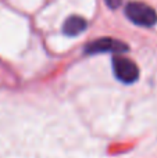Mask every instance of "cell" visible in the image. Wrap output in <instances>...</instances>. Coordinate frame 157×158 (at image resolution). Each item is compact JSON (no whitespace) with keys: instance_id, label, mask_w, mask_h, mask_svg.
<instances>
[{"instance_id":"3","label":"cell","mask_w":157,"mask_h":158,"mask_svg":"<svg viewBox=\"0 0 157 158\" xmlns=\"http://www.w3.org/2000/svg\"><path fill=\"white\" fill-rule=\"evenodd\" d=\"M128 46L124 42L116 40L111 38H103V39H97V40L92 42L91 44H88L86 47V53H104V52H110V53H122L127 52Z\"/></svg>"},{"instance_id":"2","label":"cell","mask_w":157,"mask_h":158,"mask_svg":"<svg viewBox=\"0 0 157 158\" xmlns=\"http://www.w3.org/2000/svg\"><path fill=\"white\" fill-rule=\"evenodd\" d=\"M113 69L118 81L124 83H134L139 77V68L132 60L122 56L113 58Z\"/></svg>"},{"instance_id":"1","label":"cell","mask_w":157,"mask_h":158,"mask_svg":"<svg viewBox=\"0 0 157 158\" xmlns=\"http://www.w3.org/2000/svg\"><path fill=\"white\" fill-rule=\"evenodd\" d=\"M125 14L134 24L141 25V27H152L157 22L156 11L145 3H129L125 7Z\"/></svg>"},{"instance_id":"4","label":"cell","mask_w":157,"mask_h":158,"mask_svg":"<svg viewBox=\"0 0 157 158\" xmlns=\"http://www.w3.org/2000/svg\"><path fill=\"white\" fill-rule=\"evenodd\" d=\"M86 25L88 24H86V21L82 17L72 15L66 19V22L63 25V32L68 36H77L86 29Z\"/></svg>"},{"instance_id":"5","label":"cell","mask_w":157,"mask_h":158,"mask_svg":"<svg viewBox=\"0 0 157 158\" xmlns=\"http://www.w3.org/2000/svg\"><path fill=\"white\" fill-rule=\"evenodd\" d=\"M121 2L122 0H106V3L108 4V7H111V8H117L120 4H121Z\"/></svg>"}]
</instances>
